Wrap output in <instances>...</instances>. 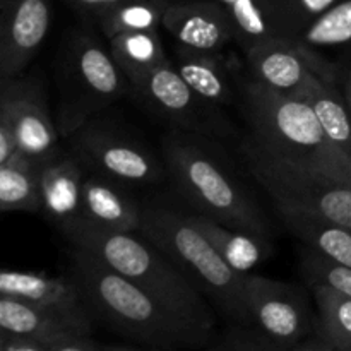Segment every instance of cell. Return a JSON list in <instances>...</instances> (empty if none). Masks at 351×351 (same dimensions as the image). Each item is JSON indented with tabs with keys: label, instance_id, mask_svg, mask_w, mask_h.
Masks as SVG:
<instances>
[{
	"label": "cell",
	"instance_id": "cell-1",
	"mask_svg": "<svg viewBox=\"0 0 351 351\" xmlns=\"http://www.w3.org/2000/svg\"><path fill=\"white\" fill-rule=\"evenodd\" d=\"M71 274L95 321L147 350H206L215 336L195 328L89 252L71 247Z\"/></svg>",
	"mask_w": 351,
	"mask_h": 351
},
{
	"label": "cell",
	"instance_id": "cell-15",
	"mask_svg": "<svg viewBox=\"0 0 351 351\" xmlns=\"http://www.w3.org/2000/svg\"><path fill=\"white\" fill-rule=\"evenodd\" d=\"M0 329L33 336L45 343L47 351H103L136 350L134 345H103L93 332L43 308L0 295Z\"/></svg>",
	"mask_w": 351,
	"mask_h": 351
},
{
	"label": "cell",
	"instance_id": "cell-14",
	"mask_svg": "<svg viewBox=\"0 0 351 351\" xmlns=\"http://www.w3.org/2000/svg\"><path fill=\"white\" fill-rule=\"evenodd\" d=\"M51 16V0H2L0 79L23 74L47 40Z\"/></svg>",
	"mask_w": 351,
	"mask_h": 351
},
{
	"label": "cell",
	"instance_id": "cell-34",
	"mask_svg": "<svg viewBox=\"0 0 351 351\" xmlns=\"http://www.w3.org/2000/svg\"><path fill=\"white\" fill-rule=\"evenodd\" d=\"M339 79H341V89L343 95H345L346 103H348V108L351 113V64L345 69L343 74H339Z\"/></svg>",
	"mask_w": 351,
	"mask_h": 351
},
{
	"label": "cell",
	"instance_id": "cell-27",
	"mask_svg": "<svg viewBox=\"0 0 351 351\" xmlns=\"http://www.w3.org/2000/svg\"><path fill=\"white\" fill-rule=\"evenodd\" d=\"M297 40L314 50L351 43V0H338L317 19L312 21Z\"/></svg>",
	"mask_w": 351,
	"mask_h": 351
},
{
	"label": "cell",
	"instance_id": "cell-12",
	"mask_svg": "<svg viewBox=\"0 0 351 351\" xmlns=\"http://www.w3.org/2000/svg\"><path fill=\"white\" fill-rule=\"evenodd\" d=\"M254 81L280 95L302 98L317 79L339 81V71L298 40L273 38L245 50Z\"/></svg>",
	"mask_w": 351,
	"mask_h": 351
},
{
	"label": "cell",
	"instance_id": "cell-4",
	"mask_svg": "<svg viewBox=\"0 0 351 351\" xmlns=\"http://www.w3.org/2000/svg\"><path fill=\"white\" fill-rule=\"evenodd\" d=\"M250 134L278 156L351 184V160L329 141L305 99L280 95L252 77L242 88Z\"/></svg>",
	"mask_w": 351,
	"mask_h": 351
},
{
	"label": "cell",
	"instance_id": "cell-28",
	"mask_svg": "<svg viewBox=\"0 0 351 351\" xmlns=\"http://www.w3.org/2000/svg\"><path fill=\"white\" fill-rule=\"evenodd\" d=\"M233 21L235 40L243 51L263 41L278 38L276 26L267 10L266 0H239L226 5Z\"/></svg>",
	"mask_w": 351,
	"mask_h": 351
},
{
	"label": "cell",
	"instance_id": "cell-21",
	"mask_svg": "<svg viewBox=\"0 0 351 351\" xmlns=\"http://www.w3.org/2000/svg\"><path fill=\"white\" fill-rule=\"evenodd\" d=\"M171 62L184 81L209 101L226 106L235 99V89L219 53L178 47Z\"/></svg>",
	"mask_w": 351,
	"mask_h": 351
},
{
	"label": "cell",
	"instance_id": "cell-19",
	"mask_svg": "<svg viewBox=\"0 0 351 351\" xmlns=\"http://www.w3.org/2000/svg\"><path fill=\"white\" fill-rule=\"evenodd\" d=\"M195 226L209 239V242L216 247L223 259L226 261L233 271L239 274H252L256 267L269 261L274 256V239L269 237L254 235V233L242 232V230L230 228L221 225L216 219L201 213H189Z\"/></svg>",
	"mask_w": 351,
	"mask_h": 351
},
{
	"label": "cell",
	"instance_id": "cell-3",
	"mask_svg": "<svg viewBox=\"0 0 351 351\" xmlns=\"http://www.w3.org/2000/svg\"><path fill=\"white\" fill-rule=\"evenodd\" d=\"M62 235L71 247L98 257L165 307L215 336L216 317L208 298L163 250L144 235L99 230L82 219L67 226Z\"/></svg>",
	"mask_w": 351,
	"mask_h": 351
},
{
	"label": "cell",
	"instance_id": "cell-23",
	"mask_svg": "<svg viewBox=\"0 0 351 351\" xmlns=\"http://www.w3.org/2000/svg\"><path fill=\"white\" fill-rule=\"evenodd\" d=\"M302 99L312 106L329 141L351 160V113L338 81L317 79Z\"/></svg>",
	"mask_w": 351,
	"mask_h": 351
},
{
	"label": "cell",
	"instance_id": "cell-29",
	"mask_svg": "<svg viewBox=\"0 0 351 351\" xmlns=\"http://www.w3.org/2000/svg\"><path fill=\"white\" fill-rule=\"evenodd\" d=\"M338 0H266L278 38L297 40L302 31Z\"/></svg>",
	"mask_w": 351,
	"mask_h": 351
},
{
	"label": "cell",
	"instance_id": "cell-16",
	"mask_svg": "<svg viewBox=\"0 0 351 351\" xmlns=\"http://www.w3.org/2000/svg\"><path fill=\"white\" fill-rule=\"evenodd\" d=\"M161 26L178 47L189 50L219 53L235 40L232 16L226 5L216 0H171Z\"/></svg>",
	"mask_w": 351,
	"mask_h": 351
},
{
	"label": "cell",
	"instance_id": "cell-11",
	"mask_svg": "<svg viewBox=\"0 0 351 351\" xmlns=\"http://www.w3.org/2000/svg\"><path fill=\"white\" fill-rule=\"evenodd\" d=\"M247 297L254 326L278 351H295L317 329L307 295L297 285L249 274Z\"/></svg>",
	"mask_w": 351,
	"mask_h": 351
},
{
	"label": "cell",
	"instance_id": "cell-20",
	"mask_svg": "<svg viewBox=\"0 0 351 351\" xmlns=\"http://www.w3.org/2000/svg\"><path fill=\"white\" fill-rule=\"evenodd\" d=\"M283 225L304 245L335 263L351 267V228L295 209H278Z\"/></svg>",
	"mask_w": 351,
	"mask_h": 351
},
{
	"label": "cell",
	"instance_id": "cell-33",
	"mask_svg": "<svg viewBox=\"0 0 351 351\" xmlns=\"http://www.w3.org/2000/svg\"><path fill=\"white\" fill-rule=\"evenodd\" d=\"M67 2L72 3L75 9H79L81 12L88 14V16L91 17L95 16L96 12H99V10L115 5V3L123 2V0H67Z\"/></svg>",
	"mask_w": 351,
	"mask_h": 351
},
{
	"label": "cell",
	"instance_id": "cell-9",
	"mask_svg": "<svg viewBox=\"0 0 351 351\" xmlns=\"http://www.w3.org/2000/svg\"><path fill=\"white\" fill-rule=\"evenodd\" d=\"M132 93L149 112L171 127L199 134L215 141L235 136V125L221 110V105L209 101L184 81L173 62L167 60L146 75Z\"/></svg>",
	"mask_w": 351,
	"mask_h": 351
},
{
	"label": "cell",
	"instance_id": "cell-35",
	"mask_svg": "<svg viewBox=\"0 0 351 351\" xmlns=\"http://www.w3.org/2000/svg\"><path fill=\"white\" fill-rule=\"evenodd\" d=\"M216 2H221L223 5H230V3H235L239 2V0H216Z\"/></svg>",
	"mask_w": 351,
	"mask_h": 351
},
{
	"label": "cell",
	"instance_id": "cell-8",
	"mask_svg": "<svg viewBox=\"0 0 351 351\" xmlns=\"http://www.w3.org/2000/svg\"><path fill=\"white\" fill-rule=\"evenodd\" d=\"M65 146L86 171L127 187H147L168 177L163 158H158L127 123L113 117H93L65 137Z\"/></svg>",
	"mask_w": 351,
	"mask_h": 351
},
{
	"label": "cell",
	"instance_id": "cell-26",
	"mask_svg": "<svg viewBox=\"0 0 351 351\" xmlns=\"http://www.w3.org/2000/svg\"><path fill=\"white\" fill-rule=\"evenodd\" d=\"M319 311L317 331L331 351H351V297L319 281H307Z\"/></svg>",
	"mask_w": 351,
	"mask_h": 351
},
{
	"label": "cell",
	"instance_id": "cell-22",
	"mask_svg": "<svg viewBox=\"0 0 351 351\" xmlns=\"http://www.w3.org/2000/svg\"><path fill=\"white\" fill-rule=\"evenodd\" d=\"M108 47L117 64L129 79L130 88L139 84L149 72L170 60L158 29L120 33L108 40Z\"/></svg>",
	"mask_w": 351,
	"mask_h": 351
},
{
	"label": "cell",
	"instance_id": "cell-5",
	"mask_svg": "<svg viewBox=\"0 0 351 351\" xmlns=\"http://www.w3.org/2000/svg\"><path fill=\"white\" fill-rule=\"evenodd\" d=\"M141 235L163 250L208 300L235 324H254L247 297V276L226 264L189 213L160 202L143 204Z\"/></svg>",
	"mask_w": 351,
	"mask_h": 351
},
{
	"label": "cell",
	"instance_id": "cell-10",
	"mask_svg": "<svg viewBox=\"0 0 351 351\" xmlns=\"http://www.w3.org/2000/svg\"><path fill=\"white\" fill-rule=\"evenodd\" d=\"M0 125L16 132L19 154L33 163L43 165L62 151L60 132L38 71L0 79Z\"/></svg>",
	"mask_w": 351,
	"mask_h": 351
},
{
	"label": "cell",
	"instance_id": "cell-18",
	"mask_svg": "<svg viewBox=\"0 0 351 351\" xmlns=\"http://www.w3.org/2000/svg\"><path fill=\"white\" fill-rule=\"evenodd\" d=\"M86 173L84 167L67 149L40 165L41 215L60 232L81 219Z\"/></svg>",
	"mask_w": 351,
	"mask_h": 351
},
{
	"label": "cell",
	"instance_id": "cell-17",
	"mask_svg": "<svg viewBox=\"0 0 351 351\" xmlns=\"http://www.w3.org/2000/svg\"><path fill=\"white\" fill-rule=\"evenodd\" d=\"M129 189L120 182L88 171L82 184V221L108 232L139 233L143 204Z\"/></svg>",
	"mask_w": 351,
	"mask_h": 351
},
{
	"label": "cell",
	"instance_id": "cell-7",
	"mask_svg": "<svg viewBox=\"0 0 351 351\" xmlns=\"http://www.w3.org/2000/svg\"><path fill=\"white\" fill-rule=\"evenodd\" d=\"M240 153L254 180L276 209H295L351 228V184L298 167L259 143L250 134Z\"/></svg>",
	"mask_w": 351,
	"mask_h": 351
},
{
	"label": "cell",
	"instance_id": "cell-6",
	"mask_svg": "<svg viewBox=\"0 0 351 351\" xmlns=\"http://www.w3.org/2000/svg\"><path fill=\"white\" fill-rule=\"evenodd\" d=\"M57 129L62 139L132 91L110 47L88 27L65 34L57 57Z\"/></svg>",
	"mask_w": 351,
	"mask_h": 351
},
{
	"label": "cell",
	"instance_id": "cell-30",
	"mask_svg": "<svg viewBox=\"0 0 351 351\" xmlns=\"http://www.w3.org/2000/svg\"><path fill=\"white\" fill-rule=\"evenodd\" d=\"M300 271L305 281H319L338 293L351 297V267L335 263L307 245L300 254Z\"/></svg>",
	"mask_w": 351,
	"mask_h": 351
},
{
	"label": "cell",
	"instance_id": "cell-32",
	"mask_svg": "<svg viewBox=\"0 0 351 351\" xmlns=\"http://www.w3.org/2000/svg\"><path fill=\"white\" fill-rule=\"evenodd\" d=\"M0 351H47V346L33 336L0 329Z\"/></svg>",
	"mask_w": 351,
	"mask_h": 351
},
{
	"label": "cell",
	"instance_id": "cell-31",
	"mask_svg": "<svg viewBox=\"0 0 351 351\" xmlns=\"http://www.w3.org/2000/svg\"><path fill=\"white\" fill-rule=\"evenodd\" d=\"M211 350L219 351H278L276 346L254 324H235L213 341Z\"/></svg>",
	"mask_w": 351,
	"mask_h": 351
},
{
	"label": "cell",
	"instance_id": "cell-25",
	"mask_svg": "<svg viewBox=\"0 0 351 351\" xmlns=\"http://www.w3.org/2000/svg\"><path fill=\"white\" fill-rule=\"evenodd\" d=\"M170 2L171 0H123L99 10L91 19L98 24L106 40L129 31H154L163 23L165 10Z\"/></svg>",
	"mask_w": 351,
	"mask_h": 351
},
{
	"label": "cell",
	"instance_id": "cell-24",
	"mask_svg": "<svg viewBox=\"0 0 351 351\" xmlns=\"http://www.w3.org/2000/svg\"><path fill=\"white\" fill-rule=\"evenodd\" d=\"M0 209L41 213L40 165L21 154L0 163Z\"/></svg>",
	"mask_w": 351,
	"mask_h": 351
},
{
	"label": "cell",
	"instance_id": "cell-2",
	"mask_svg": "<svg viewBox=\"0 0 351 351\" xmlns=\"http://www.w3.org/2000/svg\"><path fill=\"white\" fill-rule=\"evenodd\" d=\"M218 146V141L171 127L161 137L168 178L195 213L274 239L269 216Z\"/></svg>",
	"mask_w": 351,
	"mask_h": 351
},
{
	"label": "cell",
	"instance_id": "cell-13",
	"mask_svg": "<svg viewBox=\"0 0 351 351\" xmlns=\"http://www.w3.org/2000/svg\"><path fill=\"white\" fill-rule=\"evenodd\" d=\"M0 295L43 308L93 332L95 317L75 278L48 276L34 271L5 269L0 274Z\"/></svg>",
	"mask_w": 351,
	"mask_h": 351
}]
</instances>
